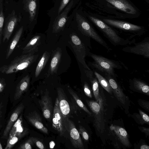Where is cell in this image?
Wrapping results in <instances>:
<instances>
[{
    "label": "cell",
    "mask_w": 149,
    "mask_h": 149,
    "mask_svg": "<svg viewBox=\"0 0 149 149\" xmlns=\"http://www.w3.org/2000/svg\"><path fill=\"white\" fill-rule=\"evenodd\" d=\"M94 74L101 86L109 93L112 94L113 92L111 88L105 78L95 71H94Z\"/></svg>",
    "instance_id": "cell-29"
},
{
    "label": "cell",
    "mask_w": 149,
    "mask_h": 149,
    "mask_svg": "<svg viewBox=\"0 0 149 149\" xmlns=\"http://www.w3.org/2000/svg\"><path fill=\"white\" fill-rule=\"evenodd\" d=\"M68 90L70 94L78 106L90 116H92L91 113L76 93L70 88H68Z\"/></svg>",
    "instance_id": "cell-30"
},
{
    "label": "cell",
    "mask_w": 149,
    "mask_h": 149,
    "mask_svg": "<svg viewBox=\"0 0 149 149\" xmlns=\"http://www.w3.org/2000/svg\"><path fill=\"white\" fill-rule=\"evenodd\" d=\"M91 21L102 31L105 36L114 46H124L135 43L134 39L130 40L120 37L113 29L102 20L89 16Z\"/></svg>",
    "instance_id": "cell-2"
},
{
    "label": "cell",
    "mask_w": 149,
    "mask_h": 149,
    "mask_svg": "<svg viewBox=\"0 0 149 149\" xmlns=\"http://www.w3.org/2000/svg\"><path fill=\"white\" fill-rule=\"evenodd\" d=\"M133 46H127L123 47L122 50L127 53L143 56L146 58H149V38H145L141 42L134 43Z\"/></svg>",
    "instance_id": "cell-8"
},
{
    "label": "cell",
    "mask_w": 149,
    "mask_h": 149,
    "mask_svg": "<svg viewBox=\"0 0 149 149\" xmlns=\"http://www.w3.org/2000/svg\"><path fill=\"white\" fill-rule=\"evenodd\" d=\"M84 90L86 95L90 98H92L91 91L88 84L86 81L84 85Z\"/></svg>",
    "instance_id": "cell-37"
},
{
    "label": "cell",
    "mask_w": 149,
    "mask_h": 149,
    "mask_svg": "<svg viewBox=\"0 0 149 149\" xmlns=\"http://www.w3.org/2000/svg\"><path fill=\"white\" fill-rule=\"evenodd\" d=\"M23 30V26L20 27L16 33L7 50L6 58H8L10 56L18 42L22 33Z\"/></svg>",
    "instance_id": "cell-25"
},
{
    "label": "cell",
    "mask_w": 149,
    "mask_h": 149,
    "mask_svg": "<svg viewBox=\"0 0 149 149\" xmlns=\"http://www.w3.org/2000/svg\"><path fill=\"white\" fill-rule=\"evenodd\" d=\"M121 143L125 146L130 148L131 144L129 140L128 135L126 130L119 126L112 125L110 127Z\"/></svg>",
    "instance_id": "cell-16"
},
{
    "label": "cell",
    "mask_w": 149,
    "mask_h": 149,
    "mask_svg": "<svg viewBox=\"0 0 149 149\" xmlns=\"http://www.w3.org/2000/svg\"><path fill=\"white\" fill-rule=\"evenodd\" d=\"M2 148H2V146L1 145V143L0 142V149H2Z\"/></svg>",
    "instance_id": "cell-46"
},
{
    "label": "cell",
    "mask_w": 149,
    "mask_h": 149,
    "mask_svg": "<svg viewBox=\"0 0 149 149\" xmlns=\"http://www.w3.org/2000/svg\"><path fill=\"white\" fill-rule=\"evenodd\" d=\"M24 108V105L22 103L18 106L13 111L4 130L2 138L6 139L8 137L11 128L23 111Z\"/></svg>",
    "instance_id": "cell-17"
},
{
    "label": "cell",
    "mask_w": 149,
    "mask_h": 149,
    "mask_svg": "<svg viewBox=\"0 0 149 149\" xmlns=\"http://www.w3.org/2000/svg\"><path fill=\"white\" fill-rule=\"evenodd\" d=\"M61 54L59 50L56 51L52 58L49 65V73L53 74L57 70L61 57Z\"/></svg>",
    "instance_id": "cell-26"
},
{
    "label": "cell",
    "mask_w": 149,
    "mask_h": 149,
    "mask_svg": "<svg viewBox=\"0 0 149 149\" xmlns=\"http://www.w3.org/2000/svg\"><path fill=\"white\" fill-rule=\"evenodd\" d=\"M118 9L132 14L136 13V9L128 2L125 0H105Z\"/></svg>",
    "instance_id": "cell-21"
},
{
    "label": "cell",
    "mask_w": 149,
    "mask_h": 149,
    "mask_svg": "<svg viewBox=\"0 0 149 149\" xmlns=\"http://www.w3.org/2000/svg\"><path fill=\"white\" fill-rule=\"evenodd\" d=\"M26 117L29 122L35 128L44 133L48 134V129L44 125L41 118L36 111L30 113Z\"/></svg>",
    "instance_id": "cell-19"
},
{
    "label": "cell",
    "mask_w": 149,
    "mask_h": 149,
    "mask_svg": "<svg viewBox=\"0 0 149 149\" xmlns=\"http://www.w3.org/2000/svg\"><path fill=\"white\" fill-rule=\"evenodd\" d=\"M57 93L59 108L65 119L69 117L70 111V105L63 89L60 88H58Z\"/></svg>",
    "instance_id": "cell-15"
},
{
    "label": "cell",
    "mask_w": 149,
    "mask_h": 149,
    "mask_svg": "<svg viewBox=\"0 0 149 149\" xmlns=\"http://www.w3.org/2000/svg\"><path fill=\"white\" fill-rule=\"evenodd\" d=\"M65 129L69 133L71 142L76 148L84 149V146L78 131L74 123L69 118L64 119Z\"/></svg>",
    "instance_id": "cell-7"
},
{
    "label": "cell",
    "mask_w": 149,
    "mask_h": 149,
    "mask_svg": "<svg viewBox=\"0 0 149 149\" xmlns=\"http://www.w3.org/2000/svg\"><path fill=\"white\" fill-rule=\"evenodd\" d=\"M86 102L94 118V125L96 130L100 134L103 133L104 129V123L102 98L100 96L97 100H86Z\"/></svg>",
    "instance_id": "cell-4"
},
{
    "label": "cell",
    "mask_w": 149,
    "mask_h": 149,
    "mask_svg": "<svg viewBox=\"0 0 149 149\" xmlns=\"http://www.w3.org/2000/svg\"><path fill=\"white\" fill-rule=\"evenodd\" d=\"M49 54L46 52H45L42 55L40 60L36 68L35 72V76L36 77H38L44 67L48 60Z\"/></svg>",
    "instance_id": "cell-31"
},
{
    "label": "cell",
    "mask_w": 149,
    "mask_h": 149,
    "mask_svg": "<svg viewBox=\"0 0 149 149\" xmlns=\"http://www.w3.org/2000/svg\"><path fill=\"white\" fill-rule=\"evenodd\" d=\"M1 44L0 43V45H1Z\"/></svg>",
    "instance_id": "cell-47"
},
{
    "label": "cell",
    "mask_w": 149,
    "mask_h": 149,
    "mask_svg": "<svg viewBox=\"0 0 149 149\" xmlns=\"http://www.w3.org/2000/svg\"><path fill=\"white\" fill-rule=\"evenodd\" d=\"M140 149H149V146L146 145H143L140 146Z\"/></svg>",
    "instance_id": "cell-42"
},
{
    "label": "cell",
    "mask_w": 149,
    "mask_h": 149,
    "mask_svg": "<svg viewBox=\"0 0 149 149\" xmlns=\"http://www.w3.org/2000/svg\"><path fill=\"white\" fill-rule=\"evenodd\" d=\"M70 0H62L58 11L59 15L67 5Z\"/></svg>",
    "instance_id": "cell-38"
},
{
    "label": "cell",
    "mask_w": 149,
    "mask_h": 149,
    "mask_svg": "<svg viewBox=\"0 0 149 149\" xmlns=\"http://www.w3.org/2000/svg\"><path fill=\"white\" fill-rule=\"evenodd\" d=\"M4 20V16L3 9H0V43L2 41V29Z\"/></svg>",
    "instance_id": "cell-35"
},
{
    "label": "cell",
    "mask_w": 149,
    "mask_h": 149,
    "mask_svg": "<svg viewBox=\"0 0 149 149\" xmlns=\"http://www.w3.org/2000/svg\"><path fill=\"white\" fill-rule=\"evenodd\" d=\"M73 4V1L72 0L62 13L58 15L56 17L53 25L54 32H58L64 27L67 21L68 14L72 8Z\"/></svg>",
    "instance_id": "cell-13"
},
{
    "label": "cell",
    "mask_w": 149,
    "mask_h": 149,
    "mask_svg": "<svg viewBox=\"0 0 149 149\" xmlns=\"http://www.w3.org/2000/svg\"><path fill=\"white\" fill-rule=\"evenodd\" d=\"M33 141L34 144L39 148L40 149H45V148L44 144L42 142L36 138L33 137Z\"/></svg>",
    "instance_id": "cell-39"
},
{
    "label": "cell",
    "mask_w": 149,
    "mask_h": 149,
    "mask_svg": "<svg viewBox=\"0 0 149 149\" xmlns=\"http://www.w3.org/2000/svg\"><path fill=\"white\" fill-rule=\"evenodd\" d=\"M105 74V79L109 82L115 96L120 103L125 105L127 102V97L113 77L106 73Z\"/></svg>",
    "instance_id": "cell-12"
},
{
    "label": "cell",
    "mask_w": 149,
    "mask_h": 149,
    "mask_svg": "<svg viewBox=\"0 0 149 149\" xmlns=\"http://www.w3.org/2000/svg\"><path fill=\"white\" fill-rule=\"evenodd\" d=\"M39 102L44 117L49 120L51 118L53 106L51 98L49 96L48 92L42 96Z\"/></svg>",
    "instance_id": "cell-14"
},
{
    "label": "cell",
    "mask_w": 149,
    "mask_h": 149,
    "mask_svg": "<svg viewBox=\"0 0 149 149\" xmlns=\"http://www.w3.org/2000/svg\"><path fill=\"white\" fill-rule=\"evenodd\" d=\"M138 111L139 113H135L133 115V117L135 121L137 123L141 125L145 124L149 125L148 116L139 109H138Z\"/></svg>",
    "instance_id": "cell-28"
},
{
    "label": "cell",
    "mask_w": 149,
    "mask_h": 149,
    "mask_svg": "<svg viewBox=\"0 0 149 149\" xmlns=\"http://www.w3.org/2000/svg\"><path fill=\"white\" fill-rule=\"evenodd\" d=\"M85 72L87 77L89 79L92 85L93 94L96 100H97L100 95L99 83L95 76H93V72L85 69Z\"/></svg>",
    "instance_id": "cell-23"
},
{
    "label": "cell",
    "mask_w": 149,
    "mask_h": 149,
    "mask_svg": "<svg viewBox=\"0 0 149 149\" xmlns=\"http://www.w3.org/2000/svg\"><path fill=\"white\" fill-rule=\"evenodd\" d=\"M55 143L54 141H52L49 143V147L50 148H53L55 146Z\"/></svg>",
    "instance_id": "cell-43"
},
{
    "label": "cell",
    "mask_w": 149,
    "mask_h": 149,
    "mask_svg": "<svg viewBox=\"0 0 149 149\" xmlns=\"http://www.w3.org/2000/svg\"><path fill=\"white\" fill-rule=\"evenodd\" d=\"M40 36L38 35L33 37L23 48L22 53L26 54L36 52L40 43Z\"/></svg>",
    "instance_id": "cell-24"
},
{
    "label": "cell",
    "mask_w": 149,
    "mask_h": 149,
    "mask_svg": "<svg viewBox=\"0 0 149 149\" xmlns=\"http://www.w3.org/2000/svg\"><path fill=\"white\" fill-rule=\"evenodd\" d=\"M20 139L19 137L16 136H9L5 149H11Z\"/></svg>",
    "instance_id": "cell-32"
},
{
    "label": "cell",
    "mask_w": 149,
    "mask_h": 149,
    "mask_svg": "<svg viewBox=\"0 0 149 149\" xmlns=\"http://www.w3.org/2000/svg\"><path fill=\"white\" fill-rule=\"evenodd\" d=\"M76 18L79 29L84 35L94 40L106 48L108 51L111 50L106 42L83 17L77 13Z\"/></svg>",
    "instance_id": "cell-5"
},
{
    "label": "cell",
    "mask_w": 149,
    "mask_h": 149,
    "mask_svg": "<svg viewBox=\"0 0 149 149\" xmlns=\"http://www.w3.org/2000/svg\"><path fill=\"white\" fill-rule=\"evenodd\" d=\"M78 131L84 140L86 141H89V135L86 130L83 126L81 125L79 126Z\"/></svg>",
    "instance_id": "cell-34"
},
{
    "label": "cell",
    "mask_w": 149,
    "mask_h": 149,
    "mask_svg": "<svg viewBox=\"0 0 149 149\" xmlns=\"http://www.w3.org/2000/svg\"><path fill=\"white\" fill-rule=\"evenodd\" d=\"M25 7L29 14L30 20L32 22L36 15L37 8L36 0H27Z\"/></svg>",
    "instance_id": "cell-27"
},
{
    "label": "cell",
    "mask_w": 149,
    "mask_h": 149,
    "mask_svg": "<svg viewBox=\"0 0 149 149\" xmlns=\"http://www.w3.org/2000/svg\"><path fill=\"white\" fill-rule=\"evenodd\" d=\"M33 137L29 138L26 141L22 143L17 148V149H31L34 144Z\"/></svg>",
    "instance_id": "cell-33"
},
{
    "label": "cell",
    "mask_w": 149,
    "mask_h": 149,
    "mask_svg": "<svg viewBox=\"0 0 149 149\" xmlns=\"http://www.w3.org/2000/svg\"><path fill=\"white\" fill-rule=\"evenodd\" d=\"M130 85L133 91L149 96V86L143 80L134 78L130 80Z\"/></svg>",
    "instance_id": "cell-20"
},
{
    "label": "cell",
    "mask_w": 149,
    "mask_h": 149,
    "mask_svg": "<svg viewBox=\"0 0 149 149\" xmlns=\"http://www.w3.org/2000/svg\"><path fill=\"white\" fill-rule=\"evenodd\" d=\"M88 55L94 60L91 63L94 68L113 77H117L115 72L114 69H119L122 68L119 63L114 60L90 52Z\"/></svg>",
    "instance_id": "cell-3"
},
{
    "label": "cell",
    "mask_w": 149,
    "mask_h": 149,
    "mask_svg": "<svg viewBox=\"0 0 149 149\" xmlns=\"http://www.w3.org/2000/svg\"><path fill=\"white\" fill-rule=\"evenodd\" d=\"M4 88V85L3 83L0 81V93L3 91Z\"/></svg>",
    "instance_id": "cell-41"
},
{
    "label": "cell",
    "mask_w": 149,
    "mask_h": 149,
    "mask_svg": "<svg viewBox=\"0 0 149 149\" xmlns=\"http://www.w3.org/2000/svg\"><path fill=\"white\" fill-rule=\"evenodd\" d=\"M34 52L22 54L17 57L8 65L0 67V72L8 74L26 68L36 60L37 56Z\"/></svg>",
    "instance_id": "cell-1"
},
{
    "label": "cell",
    "mask_w": 149,
    "mask_h": 149,
    "mask_svg": "<svg viewBox=\"0 0 149 149\" xmlns=\"http://www.w3.org/2000/svg\"><path fill=\"white\" fill-rule=\"evenodd\" d=\"M139 105L143 108L149 112V102L148 101L139 99L138 100Z\"/></svg>",
    "instance_id": "cell-36"
},
{
    "label": "cell",
    "mask_w": 149,
    "mask_h": 149,
    "mask_svg": "<svg viewBox=\"0 0 149 149\" xmlns=\"http://www.w3.org/2000/svg\"><path fill=\"white\" fill-rule=\"evenodd\" d=\"M30 79L29 76L27 75L20 81L16 88L14 96L15 100L19 99L27 90L29 85Z\"/></svg>",
    "instance_id": "cell-22"
},
{
    "label": "cell",
    "mask_w": 149,
    "mask_h": 149,
    "mask_svg": "<svg viewBox=\"0 0 149 149\" xmlns=\"http://www.w3.org/2000/svg\"><path fill=\"white\" fill-rule=\"evenodd\" d=\"M107 24L114 27L134 33L135 36L142 35L143 28L138 25L120 21L109 19H104Z\"/></svg>",
    "instance_id": "cell-9"
},
{
    "label": "cell",
    "mask_w": 149,
    "mask_h": 149,
    "mask_svg": "<svg viewBox=\"0 0 149 149\" xmlns=\"http://www.w3.org/2000/svg\"><path fill=\"white\" fill-rule=\"evenodd\" d=\"M28 133L27 129L24 127L23 125L22 116L21 115L11 128L9 136H16L21 139Z\"/></svg>",
    "instance_id": "cell-18"
},
{
    "label": "cell",
    "mask_w": 149,
    "mask_h": 149,
    "mask_svg": "<svg viewBox=\"0 0 149 149\" xmlns=\"http://www.w3.org/2000/svg\"><path fill=\"white\" fill-rule=\"evenodd\" d=\"M139 128L142 133H144L147 137L149 135V128L143 127H139Z\"/></svg>",
    "instance_id": "cell-40"
},
{
    "label": "cell",
    "mask_w": 149,
    "mask_h": 149,
    "mask_svg": "<svg viewBox=\"0 0 149 149\" xmlns=\"http://www.w3.org/2000/svg\"><path fill=\"white\" fill-rule=\"evenodd\" d=\"M70 40L71 45L77 59L85 69L91 70L85 61V58L86 55H88L89 51L87 49L79 38L75 34L71 35Z\"/></svg>",
    "instance_id": "cell-6"
},
{
    "label": "cell",
    "mask_w": 149,
    "mask_h": 149,
    "mask_svg": "<svg viewBox=\"0 0 149 149\" xmlns=\"http://www.w3.org/2000/svg\"><path fill=\"white\" fill-rule=\"evenodd\" d=\"M52 127L58 132L61 136L63 135L66 130L64 118L59 108V102L57 97L56 99L54 108Z\"/></svg>",
    "instance_id": "cell-10"
},
{
    "label": "cell",
    "mask_w": 149,
    "mask_h": 149,
    "mask_svg": "<svg viewBox=\"0 0 149 149\" xmlns=\"http://www.w3.org/2000/svg\"><path fill=\"white\" fill-rule=\"evenodd\" d=\"M20 20V17H18L16 14L14 10L8 16L6 19L4 29L3 39V42L9 40L17 23Z\"/></svg>",
    "instance_id": "cell-11"
},
{
    "label": "cell",
    "mask_w": 149,
    "mask_h": 149,
    "mask_svg": "<svg viewBox=\"0 0 149 149\" xmlns=\"http://www.w3.org/2000/svg\"><path fill=\"white\" fill-rule=\"evenodd\" d=\"M2 103H1V104H0V116L1 115V108L2 107Z\"/></svg>",
    "instance_id": "cell-45"
},
{
    "label": "cell",
    "mask_w": 149,
    "mask_h": 149,
    "mask_svg": "<svg viewBox=\"0 0 149 149\" xmlns=\"http://www.w3.org/2000/svg\"><path fill=\"white\" fill-rule=\"evenodd\" d=\"M3 0H0V9H3Z\"/></svg>",
    "instance_id": "cell-44"
}]
</instances>
